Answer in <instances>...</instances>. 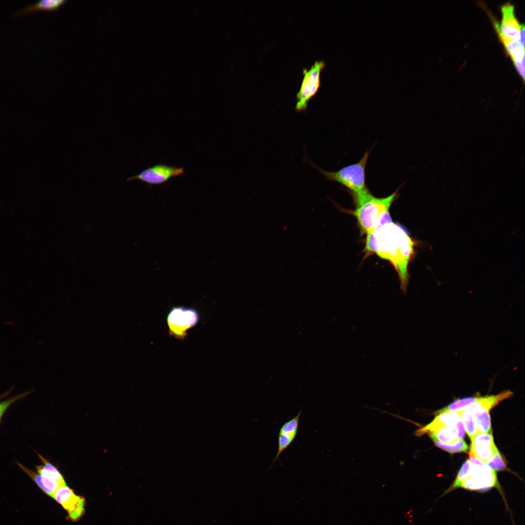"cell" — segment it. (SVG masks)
<instances>
[{
	"instance_id": "8",
	"label": "cell",
	"mask_w": 525,
	"mask_h": 525,
	"mask_svg": "<svg viewBox=\"0 0 525 525\" xmlns=\"http://www.w3.org/2000/svg\"><path fill=\"white\" fill-rule=\"evenodd\" d=\"M514 10L512 4H504L501 8L502 18L501 24L494 22L495 28L501 41L519 39L520 25L515 16Z\"/></svg>"
},
{
	"instance_id": "21",
	"label": "cell",
	"mask_w": 525,
	"mask_h": 525,
	"mask_svg": "<svg viewBox=\"0 0 525 525\" xmlns=\"http://www.w3.org/2000/svg\"><path fill=\"white\" fill-rule=\"evenodd\" d=\"M433 441L437 447L450 453L466 452L468 449V445L463 439L451 444L442 443L436 440Z\"/></svg>"
},
{
	"instance_id": "23",
	"label": "cell",
	"mask_w": 525,
	"mask_h": 525,
	"mask_svg": "<svg viewBox=\"0 0 525 525\" xmlns=\"http://www.w3.org/2000/svg\"><path fill=\"white\" fill-rule=\"evenodd\" d=\"M487 464L495 471H503L506 469V465L498 450Z\"/></svg>"
},
{
	"instance_id": "9",
	"label": "cell",
	"mask_w": 525,
	"mask_h": 525,
	"mask_svg": "<svg viewBox=\"0 0 525 525\" xmlns=\"http://www.w3.org/2000/svg\"><path fill=\"white\" fill-rule=\"evenodd\" d=\"M471 439L470 452L477 458L487 464L498 450L494 444L491 433L478 432Z\"/></svg>"
},
{
	"instance_id": "16",
	"label": "cell",
	"mask_w": 525,
	"mask_h": 525,
	"mask_svg": "<svg viewBox=\"0 0 525 525\" xmlns=\"http://www.w3.org/2000/svg\"><path fill=\"white\" fill-rule=\"evenodd\" d=\"M67 1V0H41L18 10L15 13L14 16H21L37 10L53 11Z\"/></svg>"
},
{
	"instance_id": "22",
	"label": "cell",
	"mask_w": 525,
	"mask_h": 525,
	"mask_svg": "<svg viewBox=\"0 0 525 525\" xmlns=\"http://www.w3.org/2000/svg\"><path fill=\"white\" fill-rule=\"evenodd\" d=\"M29 393V392H25L22 393L15 395L12 397L8 398L4 401L0 402V423L1 422V420L3 415L4 414L6 410L8 409V408L15 402L26 397ZM7 394H8V392H7L3 394L2 396H0V399L3 396H6Z\"/></svg>"
},
{
	"instance_id": "7",
	"label": "cell",
	"mask_w": 525,
	"mask_h": 525,
	"mask_svg": "<svg viewBox=\"0 0 525 525\" xmlns=\"http://www.w3.org/2000/svg\"><path fill=\"white\" fill-rule=\"evenodd\" d=\"M184 172V169L182 167L158 164L142 171L137 175L127 178L126 181L138 180L151 185H160L166 182L171 178L182 175Z\"/></svg>"
},
{
	"instance_id": "2",
	"label": "cell",
	"mask_w": 525,
	"mask_h": 525,
	"mask_svg": "<svg viewBox=\"0 0 525 525\" xmlns=\"http://www.w3.org/2000/svg\"><path fill=\"white\" fill-rule=\"evenodd\" d=\"M351 194L355 204L353 214L361 229L366 234L372 231L383 214L389 211L391 205L398 195L397 191L387 197H376L368 188Z\"/></svg>"
},
{
	"instance_id": "15",
	"label": "cell",
	"mask_w": 525,
	"mask_h": 525,
	"mask_svg": "<svg viewBox=\"0 0 525 525\" xmlns=\"http://www.w3.org/2000/svg\"><path fill=\"white\" fill-rule=\"evenodd\" d=\"M83 497L75 494L66 485L61 486L55 491L53 498L69 511L80 501Z\"/></svg>"
},
{
	"instance_id": "17",
	"label": "cell",
	"mask_w": 525,
	"mask_h": 525,
	"mask_svg": "<svg viewBox=\"0 0 525 525\" xmlns=\"http://www.w3.org/2000/svg\"><path fill=\"white\" fill-rule=\"evenodd\" d=\"M37 454L43 465L36 466V472L44 476L59 482L62 485H66L62 474L57 468L41 455Z\"/></svg>"
},
{
	"instance_id": "25",
	"label": "cell",
	"mask_w": 525,
	"mask_h": 525,
	"mask_svg": "<svg viewBox=\"0 0 525 525\" xmlns=\"http://www.w3.org/2000/svg\"><path fill=\"white\" fill-rule=\"evenodd\" d=\"M519 41L520 44L525 47V26L524 24L520 25Z\"/></svg>"
},
{
	"instance_id": "3",
	"label": "cell",
	"mask_w": 525,
	"mask_h": 525,
	"mask_svg": "<svg viewBox=\"0 0 525 525\" xmlns=\"http://www.w3.org/2000/svg\"><path fill=\"white\" fill-rule=\"evenodd\" d=\"M469 460L472 466L463 479L458 484L456 489L485 491L492 488L497 489L503 497L504 501L506 498L498 482L495 470L477 458L471 452L469 454Z\"/></svg>"
},
{
	"instance_id": "24",
	"label": "cell",
	"mask_w": 525,
	"mask_h": 525,
	"mask_svg": "<svg viewBox=\"0 0 525 525\" xmlns=\"http://www.w3.org/2000/svg\"><path fill=\"white\" fill-rule=\"evenodd\" d=\"M514 64L521 77L525 80V59L521 62H513Z\"/></svg>"
},
{
	"instance_id": "10",
	"label": "cell",
	"mask_w": 525,
	"mask_h": 525,
	"mask_svg": "<svg viewBox=\"0 0 525 525\" xmlns=\"http://www.w3.org/2000/svg\"><path fill=\"white\" fill-rule=\"evenodd\" d=\"M301 411L302 409L296 416L286 421L281 426L278 434V451L272 463L279 458L281 454L290 446L295 439L298 430Z\"/></svg>"
},
{
	"instance_id": "20",
	"label": "cell",
	"mask_w": 525,
	"mask_h": 525,
	"mask_svg": "<svg viewBox=\"0 0 525 525\" xmlns=\"http://www.w3.org/2000/svg\"><path fill=\"white\" fill-rule=\"evenodd\" d=\"M459 411L460 413L461 419L465 430L469 437L471 438L474 435L478 433L472 416L469 410L466 408Z\"/></svg>"
},
{
	"instance_id": "12",
	"label": "cell",
	"mask_w": 525,
	"mask_h": 525,
	"mask_svg": "<svg viewBox=\"0 0 525 525\" xmlns=\"http://www.w3.org/2000/svg\"><path fill=\"white\" fill-rule=\"evenodd\" d=\"M460 420L459 411L438 414L430 423L417 430L416 435L421 436L426 433L437 431L443 427L455 424Z\"/></svg>"
},
{
	"instance_id": "4",
	"label": "cell",
	"mask_w": 525,
	"mask_h": 525,
	"mask_svg": "<svg viewBox=\"0 0 525 525\" xmlns=\"http://www.w3.org/2000/svg\"><path fill=\"white\" fill-rule=\"evenodd\" d=\"M369 152L366 151L357 163L345 166L335 172H329L315 167L328 180L337 182L348 188L351 193L361 192L367 188L366 166Z\"/></svg>"
},
{
	"instance_id": "5",
	"label": "cell",
	"mask_w": 525,
	"mask_h": 525,
	"mask_svg": "<svg viewBox=\"0 0 525 525\" xmlns=\"http://www.w3.org/2000/svg\"><path fill=\"white\" fill-rule=\"evenodd\" d=\"M199 320V315L195 309L174 307L170 310L167 317L169 334L179 339H184L187 331L195 326Z\"/></svg>"
},
{
	"instance_id": "1",
	"label": "cell",
	"mask_w": 525,
	"mask_h": 525,
	"mask_svg": "<svg viewBox=\"0 0 525 525\" xmlns=\"http://www.w3.org/2000/svg\"><path fill=\"white\" fill-rule=\"evenodd\" d=\"M365 250L388 261L397 272L401 288L405 292L408 283V264L414 252V242L406 231L393 222L367 234Z\"/></svg>"
},
{
	"instance_id": "18",
	"label": "cell",
	"mask_w": 525,
	"mask_h": 525,
	"mask_svg": "<svg viewBox=\"0 0 525 525\" xmlns=\"http://www.w3.org/2000/svg\"><path fill=\"white\" fill-rule=\"evenodd\" d=\"M502 42L513 62H521L525 59V47L520 44L519 39L503 40Z\"/></svg>"
},
{
	"instance_id": "19",
	"label": "cell",
	"mask_w": 525,
	"mask_h": 525,
	"mask_svg": "<svg viewBox=\"0 0 525 525\" xmlns=\"http://www.w3.org/2000/svg\"><path fill=\"white\" fill-rule=\"evenodd\" d=\"M479 398V397H470L458 399L452 402L448 406L437 411L435 414L438 415L443 413L458 412L476 402Z\"/></svg>"
},
{
	"instance_id": "14",
	"label": "cell",
	"mask_w": 525,
	"mask_h": 525,
	"mask_svg": "<svg viewBox=\"0 0 525 525\" xmlns=\"http://www.w3.org/2000/svg\"><path fill=\"white\" fill-rule=\"evenodd\" d=\"M471 414L478 432L489 433L491 430L490 409L476 402L466 407Z\"/></svg>"
},
{
	"instance_id": "13",
	"label": "cell",
	"mask_w": 525,
	"mask_h": 525,
	"mask_svg": "<svg viewBox=\"0 0 525 525\" xmlns=\"http://www.w3.org/2000/svg\"><path fill=\"white\" fill-rule=\"evenodd\" d=\"M17 464L44 493L52 498L57 490L63 486L54 480L43 476L37 472L27 468L19 462H18Z\"/></svg>"
},
{
	"instance_id": "6",
	"label": "cell",
	"mask_w": 525,
	"mask_h": 525,
	"mask_svg": "<svg viewBox=\"0 0 525 525\" xmlns=\"http://www.w3.org/2000/svg\"><path fill=\"white\" fill-rule=\"evenodd\" d=\"M325 65L323 61H316L309 69L303 70V77L300 89L296 95V111L300 112L307 109L308 102L320 87V73Z\"/></svg>"
},
{
	"instance_id": "11",
	"label": "cell",
	"mask_w": 525,
	"mask_h": 525,
	"mask_svg": "<svg viewBox=\"0 0 525 525\" xmlns=\"http://www.w3.org/2000/svg\"><path fill=\"white\" fill-rule=\"evenodd\" d=\"M465 433V430L461 419L455 424L427 434L433 440H436L442 443L451 444L462 439Z\"/></svg>"
}]
</instances>
